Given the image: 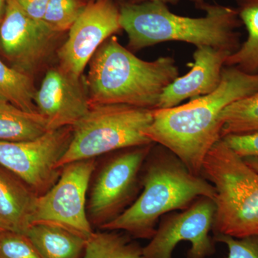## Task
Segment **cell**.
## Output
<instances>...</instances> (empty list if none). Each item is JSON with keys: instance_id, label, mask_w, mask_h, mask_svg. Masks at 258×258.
<instances>
[{"instance_id": "cell-1", "label": "cell", "mask_w": 258, "mask_h": 258, "mask_svg": "<svg viewBox=\"0 0 258 258\" xmlns=\"http://www.w3.org/2000/svg\"><path fill=\"white\" fill-rule=\"evenodd\" d=\"M258 91V74L225 66L214 92L173 108L154 109L144 135L169 149L195 175L201 176L207 154L222 139V111L231 103Z\"/></svg>"}, {"instance_id": "cell-2", "label": "cell", "mask_w": 258, "mask_h": 258, "mask_svg": "<svg viewBox=\"0 0 258 258\" xmlns=\"http://www.w3.org/2000/svg\"><path fill=\"white\" fill-rule=\"evenodd\" d=\"M201 18L171 13L158 2L123 3L120 7L122 30L128 35V49L139 51L164 42L177 41L196 47L209 46L234 53L241 45L242 26L236 8L205 3Z\"/></svg>"}, {"instance_id": "cell-3", "label": "cell", "mask_w": 258, "mask_h": 258, "mask_svg": "<svg viewBox=\"0 0 258 258\" xmlns=\"http://www.w3.org/2000/svg\"><path fill=\"white\" fill-rule=\"evenodd\" d=\"M142 186L134 203L100 229L123 231L132 238L150 240L161 217L187 208L201 197L215 200L216 196L211 183L192 174L175 154L157 144L142 168Z\"/></svg>"}, {"instance_id": "cell-4", "label": "cell", "mask_w": 258, "mask_h": 258, "mask_svg": "<svg viewBox=\"0 0 258 258\" xmlns=\"http://www.w3.org/2000/svg\"><path fill=\"white\" fill-rule=\"evenodd\" d=\"M88 64L91 107L122 104L155 109L164 90L179 76L172 57L142 60L114 35L102 44Z\"/></svg>"}, {"instance_id": "cell-5", "label": "cell", "mask_w": 258, "mask_h": 258, "mask_svg": "<svg viewBox=\"0 0 258 258\" xmlns=\"http://www.w3.org/2000/svg\"><path fill=\"white\" fill-rule=\"evenodd\" d=\"M200 175L216 191L214 235H258V171L220 139L207 154Z\"/></svg>"}, {"instance_id": "cell-6", "label": "cell", "mask_w": 258, "mask_h": 258, "mask_svg": "<svg viewBox=\"0 0 258 258\" xmlns=\"http://www.w3.org/2000/svg\"><path fill=\"white\" fill-rule=\"evenodd\" d=\"M154 109L122 104L101 105L91 109L73 126V135L58 167L74 161L152 144L144 135Z\"/></svg>"}, {"instance_id": "cell-7", "label": "cell", "mask_w": 258, "mask_h": 258, "mask_svg": "<svg viewBox=\"0 0 258 258\" xmlns=\"http://www.w3.org/2000/svg\"><path fill=\"white\" fill-rule=\"evenodd\" d=\"M154 143L110 153L98 169L87 205L91 225L99 228L128 208L142 191V171Z\"/></svg>"}, {"instance_id": "cell-8", "label": "cell", "mask_w": 258, "mask_h": 258, "mask_svg": "<svg viewBox=\"0 0 258 258\" xmlns=\"http://www.w3.org/2000/svg\"><path fill=\"white\" fill-rule=\"evenodd\" d=\"M64 34L29 17L15 0H7L0 24V55L10 67L34 79L57 57Z\"/></svg>"}, {"instance_id": "cell-9", "label": "cell", "mask_w": 258, "mask_h": 258, "mask_svg": "<svg viewBox=\"0 0 258 258\" xmlns=\"http://www.w3.org/2000/svg\"><path fill=\"white\" fill-rule=\"evenodd\" d=\"M96 169L95 159L62 166L57 182L37 198L31 225L58 226L88 239L93 231L88 217L86 195Z\"/></svg>"}, {"instance_id": "cell-10", "label": "cell", "mask_w": 258, "mask_h": 258, "mask_svg": "<svg viewBox=\"0 0 258 258\" xmlns=\"http://www.w3.org/2000/svg\"><path fill=\"white\" fill-rule=\"evenodd\" d=\"M72 135L73 126H67L48 131L28 142L0 141V166L20 178L40 196L60 177L62 168L58 167V163Z\"/></svg>"}, {"instance_id": "cell-11", "label": "cell", "mask_w": 258, "mask_h": 258, "mask_svg": "<svg viewBox=\"0 0 258 258\" xmlns=\"http://www.w3.org/2000/svg\"><path fill=\"white\" fill-rule=\"evenodd\" d=\"M215 202L201 197L190 206L161 217L155 233L143 247L145 258H173L179 242H191L187 258H207L216 252L215 242L210 235L212 229Z\"/></svg>"}, {"instance_id": "cell-12", "label": "cell", "mask_w": 258, "mask_h": 258, "mask_svg": "<svg viewBox=\"0 0 258 258\" xmlns=\"http://www.w3.org/2000/svg\"><path fill=\"white\" fill-rule=\"evenodd\" d=\"M120 30V8L114 0L88 2L57 51L58 66L74 77L81 78L102 44Z\"/></svg>"}, {"instance_id": "cell-13", "label": "cell", "mask_w": 258, "mask_h": 258, "mask_svg": "<svg viewBox=\"0 0 258 258\" xmlns=\"http://www.w3.org/2000/svg\"><path fill=\"white\" fill-rule=\"evenodd\" d=\"M47 130L74 126L91 109L86 77L75 78L57 64L47 70L34 98Z\"/></svg>"}, {"instance_id": "cell-14", "label": "cell", "mask_w": 258, "mask_h": 258, "mask_svg": "<svg viewBox=\"0 0 258 258\" xmlns=\"http://www.w3.org/2000/svg\"><path fill=\"white\" fill-rule=\"evenodd\" d=\"M231 54L212 47H196L191 69L164 90L155 109L173 108L185 100L214 92L220 85L225 61Z\"/></svg>"}, {"instance_id": "cell-15", "label": "cell", "mask_w": 258, "mask_h": 258, "mask_svg": "<svg viewBox=\"0 0 258 258\" xmlns=\"http://www.w3.org/2000/svg\"><path fill=\"white\" fill-rule=\"evenodd\" d=\"M38 196L25 181L0 166V220L10 230L26 233Z\"/></svg>"}, {"instance_id": "cell-16", "label": "cell", "mask_w": 258, "mask_h": 258, "mask_svg": "<svg viewBox=\"0 0 258 258\" xmlns=\"http://www.w3.org/2000/svg\"><path fill=\"white\" fill-rule=\"evenodd\" d=\"M25 235L42 258H81L87 238L58 226L35 224Z\"/></svg>"}, {"instance_id": "cell-17", "label": "cell", "mask_w": 258, "mask_h": 258, "mask_svg": "<svg viewBox=\"0 0 258 258\" xmlns=\"http://www.w3.org/2000/svg\"><path fill=\"white\" fill-rule=\"evenodd\" d=\"M48 132L46 120L39 112L32 113L10 103H0V141L35 140Z\"/></svg>"}, {"instance_id": "cell-18", "label": "cell", "mask_w": 258, "mask_h": 258, "mask_svg": "<svg viewBox=\"0 0 258 258\" xmlns=\"http://www.w3.org/2000/svg\"><path fill=\"white\" fill-rule=\"evenodd\" d=\"M236 9L247 37L238 50L231 54L225 66H235L246 74H258V0H235Z\"/></svg>"}, {"instance_id": "cell-19", "label": "cell", "mask_w": 258, "mask_h": 258, "mask_svg": "<svg viewBox=\"0 0 258 258\" xmlns=\"http://www.w3.org/2000/svg\"><path fill=\"white\" fill-rule=\"evenodd\" d=\"M126 232H93L86 241L82 258H145L143 247Z\"/></svg>"}, {"instance_id": "cell-20", "label": "cell", "mask_w": 258, "mask_h": 258, "mask_svg": "<svg viewBox=\"0 0 258 258\" xmlns=\"http://www.w3.org/2000/svg\"><path fill=\"white\" fill-rule=\"evenodd\" d=\"M33 78L17 71L0 58V103H10L25 111L37 113Z\"/></svg>"}, {"instance_id": "cell-21", "label": "cell", "mask_w": 258, "mask_h": 258, "mask_svg": "<svg viewBox=\"0 0 258 258\" xmlns=\"http://www.w3.org/2000/svg\"><path fill=\"white\" fill-rule=\"evenodd\" d=\"M221 138L230 134L251 133L258 131V91L233 102L222 111Z\"/></svg>"}, {"instance_id": "cell-22", "label": "cell", "mask_w": 258, "mask_h": 258, "mask_svg": "<svg viewBox=\"0 0 258 258\" xmlns=\"http://www.w3.org/2000/svg\"><path fill=\"white\" fill-rule=\"evenodd\" d=\"M88 2L86 0H49L43 20L52 30L69 31Z\"/></svg>"}, {"instance_id": "cell-23", "label": "cell", "mask_w": 258, "mask_h": 258, "mask_svg": "<svg viewBox=\"0 0 258 258\" xmlns=\"http://www.w3.org/2000/svg\"><path fill=\"white\" fill-rule=\"evenodd\" d=\"M0 258H42L25 234L8 230L0 233Z\"/></svg>"}, {"instance_id": "cell-24", "label": "cell", "mask_w": 258, "mask_h": 258, "mask_svg": "<svg viewBox=\"0 0 258 258\" xmlns=\"http://www.w3.org/2000/svg\"><path fill=\"white\" fill-rule=\"evenodd\" d=\"M213 239L215 242L227 245V258H258V235L235 238L230 236L215 235Z\"/></svg>"}, {"instance_id": "cell-25", "label": "cell", "mask_w": 258, "mask_h": 258, "mask_svg": "<svg viewBox=\"0 0 258 258\" xmlns=\"http://www.w3.org/2000/svg\"><path fill=\"white\" fill-rule=\"evenodd\" d=\"M222 139L240 157H258V131L247 134H230Z\"/></svg>"}, {"instance_id": "cell-26", "label": "cell", "mask_w": 258, "mask_h": 258, "mask_svg": "<svg viewBox=\"0 0 258 258\" xmlns=\"http://www.w3.org/2000/svg\"><path fill=\"white\" fill-rule=\"evenodd\" d=\"M49 0H15L17 4L30 18L43 20Z\"/></svg>"}, {"instance_id": "cell-27", "label": "cell", "mask_w": 258, "mask_h": 258, "mask_svg": "<svg viewBox=\"0 0 258 258\" xmlns=\"http://www.w3.org/2000/svg\"><path fill=\"white\" fill-rule=\"evenodd\" d=\"M179 0H128L126 3L130 4H140V3H148V2H158V3H164V4H171L176 5L178 4ZM192 3H195L196 8H200L205 3L204 0H191Z\"/></svg>"}, {"instance_id": "cell-28", "label": "cell", "mask_w": 258, "mask_h": 258, "mask_svg": "<svg viewBox=\"0 0 258 258\" xmlns=\"http://www.w3.org/2000/svg\"><path fill=\"white\" fill-rule=\"evenodd\" d=\"M243 159L247 164L258 171V157H246Z\"/></svg>"}, {"instance_id": "cell-29", "label": "cell", "mask_w": 258, "mask_h": 258, "mask_svg": "<svg viewBox=\"0 0 258 258\" xmlns=\"http://www.w3.org/2000/svg\"><path fill=\"white\" fill-rule=\"evenodd\" d=\"M7 0H0V24L3 21L6 8Z\"/></svg>"}, {"instance_id": "cell-30", "label": "cell", "mask_w": 258, "mask_h": 258, "mask_svg": "<svg viewBox=\"0 0 258 258\" xmlns=\"http://www.w3.org/2000/svg\"><path fill=\"white\" fill-rule=\"evenodd\" d=\"M8 230H10L9 227H8V226L5 225L4 222L0 220V233H1V232H5V231Z\"/></svg>"}]
</instances>
